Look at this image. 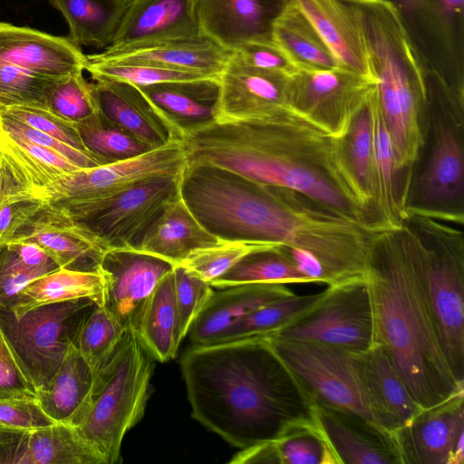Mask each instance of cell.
<instances>
[{
    "label": "cell",
    "mask_w": 464,
    "mask_h": 464,
    "mask_svg": "<svg viewBox=\"0 0 464 464\" xmlns=\"http://www.w3.org/2000/svg\"><path fill=\"white\" fill-rule=\"evenodd\" d=\"M181 144L187 164L217 166L262 185L292 189L379 227L351 171L343 139L288 107L258 119L214 121L183 135Z\"/></svg>",
    "instance_id": "1"
},
{
    "label": "cell",
    "mask_w": 464,
    "mask_h": 464,
    "mask_svg": "<svg viewBox=\"0 0 464 464\" xmlns=\"http://www.w3.org/2000/svg\"><path fill=\"white\" fill-rule=\"evenodd\" d=\"M180 367L192 417L240 450L317 427L315 402L266 335L191 345Z\"/></svg>",
    "instance_id": "2"
},
{
    "label": "cell",
    "mask_w": 464,
    "mask_h": 464,
    "mask_svg": "<svg viewBox=\"0 0 464 464\" xmlns=\"http://www.w3.org/2000/svg\"><path fill=\"white\" fill-rule=\"evenodd\" d=\"M365 280L382 346L420 410L464 392L445 357L430 305L419 237L404 221L377 238Z\"/></svg>",
    "instance_id": "3"
},
{
    "label": "cell",
    "mask_w": 464,
    "mask_h": 464,
    "mask_svg": "<svg viewBox=\"0 0 464 464\" xmlns=\"http://www.w3.org/2000/svg\"><path fill=\"white\" fill-rule=\"evenodd\" d=\"M179 192L200 225L219 240L290 246L305 231V211L295 191L228 169L186 163Z\"/></svg>",
    "instance_id": "4"
},
{
    "label": "cell",
    "mask_w": 464,
    "mask_h": 464,
    "mask_svg": "<svg viewBox=\"0 0 464 464\" xmlns=\"http://www.w3.org/2000/svg\"><path fill=\"white\" fill-rule=\"evenodd\" d=\"M364 43L376 100L387 126H417L427 99L426 69L394 8L383 0H347Z\"/></svg>",
    "instance_id": "5"
},
{
    "label": "cell",
    "mask_w": 464,
    "mask_h": 464,
    "mask_svg": "<svg viewBox=\"0 0 464 464\" xmlns=\"http://www.w3.org/2000/svg\"><path fill=\"white\" fill-rule=\"evenodd\" d=\"M153 360L127 330L111 361L97 372L89 405L75 428L105 464L120 460L124 436L143 417Z\"/></svg>",
    "instance_id": "6"
},
{
    "label": "cell",
    "mask_w": 464,
    "mask_h": 464,
    "mask_svg": "<svg viewBox=\"0 0 464 464\" xmlns=\"http://www.w3.org/2000/svg\"><path fill=\"white\" fill-rule=\"evenodd\" d=\"M420 244L429 295L442 349L455 378L464 382V239L440 220L408 215Z\"/></svg>",
    "instance_id": "7"
},
{
    "label": "cell",
    "mask_w": 464,
    "mask_h": 464,
    "mask_svg": "<svg viewBox=\"0 0 464 464\" xmlns=\"http://www.w3.org/2000/svg\"><path fill=\"white\" fill-rule=\"evenodd\" d=\"M185 167L181 141H173L131 159L81 169L36 190L10 198L62 208L80 219L98 203L143 180L179 176Z\"/></svg>",
    "instance_id": "8"
},
{
    "label": "cell",
    "mask_w": 464,
    "mask_h": 464,
    "mask_svg": "<svg viewBox=\"0 0 464 464\" xmlns=\"http://www.w3.org/2000/svg\"><path fill=\"white\" fill-rule=\"evenodd\" d=\"M95 304L91 298L53 303L20 316L0 309V334L35 392L49 384L73 344L82 319Z\"/></svg>",
    "instance_id": "9"
},
{
    "label": "cell",
    "mask_w": 464,
    "mask_h": 464,
    "mask_svg": "<svg viewBox=\"0 0 464 464\" xmlns=\"http://www.w3.org/2000/svg\"><path fill=\"white\" fill-rule=\"evenodd\" d=\"M440 112L434 119L433 142L419 176L409 214L463 224L464 161L459 127H462L463 100L439 77Z\"/></svg>",
    "instance_id": "10"
},
{
    "label": "cell",
    "mask_w": 464,
    "mask_h": 464,
    "mask_svg": "<svg viewBox=\"0 0 464 464\" xmlns=\"http://www.w3.org/2000/svg\"><path fill=\"white\" fill-rule=\"evenodd\" d=\"M266 336L315 403L349 412L378 430L367 403L358 352L320 342Z\"/></svg>",
    "instance_id": "11"
},
{
    "label": "cell",
    "mask_w": 464,
    "mask_h": 464,
    "mask_svg": "<svg viewBox=\"0 0 464 464\" xmlns=\"http://www.w3.org/2000/svg\"><path fill=\"white\" fill-rule=\"evenodd\" d=\"M395 10L422 65L464 93V0H383Z\"/></svg>",
    "instance_id": "12"
},
{
    "label": "cell",
    "mask_w": 464,
    "mask_h": 464,
    "mask_svg": "<svg viewBox=\"0 0 464 464\" xmlns=\"http://www.w3.org/2000/svg\"><path fill=\"white\" fill-rule=\"evenodd\" d=\"M375 82L343 68L298 70L288 76L287 106L336 139L375 90Z\"/></svg>",
    "instance_id": "13"
},
{
    "label": "cell",
    "mask_w": 464,
    "mask_h": 464,
    "mask_svg": "<svg viewBox=\"0 0 464 464\" xmlns=\"http://www.w3.org/2000/svg\"><path fill=\"white\" fill-rule=\"evenodd\" d=\"M326 288L325 296L314 310L272 334L320 342L352 352L369 349L374 343V324L365 278Z\"/></svg>",
    "instance_id": "14"
},
{
    "label": "cell",
    "mask_w": 464,
    "mask_h": 464,
    "mask_svg": "<svg viewBox=\"0 0 464 464\" xmlns=\"http://www.w3.org/2000/svg\"><path fill=\"white\" fill-rule=\"evenodd\" d=\"M179 176L143 180L93 206L82 218L106 250L136 249L165 207L180 196Z\"/></svg>",
    "instance_id": "15"
},
{
    "label": "cell",
    "mask_w": 464,
    "mask_h": 464,
    "mask_svg": "<svg viewBox=\"0 0 464 464\" xmlns=\"http://www.w3.org/2000/svg\"><path fill=\"white\" fill-rule=\"evenodd\" d=\"M392 442L399 464H463L464 392L420 410Z\"/></svg>",
    "instance_id": "16"
},
{
    "label": "cell",
    "mask_w": 464,
    "mask_h": 464,
    "mask_svg": "<svg viewBox=\"0 0 464 464\" xmlns=\"http://www.w3.org/2000/svg\"><path fill=\"white\" fill-rule=\"evenodd\" d=\"M174 267L136 249L108 250L99 266L104 279L102 306L123 328L133 331L145 302Z\"/></svg>",
    "instance_id": "17"
},
{
    "label": "cell",
    "mask_w": 464,
    "mask_h": 464,
    "mask_svg": "<svg viewBox=\"0 0 464 464\" xmlns=\"http://www.w3.org/2000/svg\"><path fill=\"white\" fill-rule=\"evenodd\" d=\"M10 241L34 243L60 268L78 271L99 270L107 252L82 222L73 218L65 209L50 205H41Z\"/></svg>",
    "instance_id": "18"
},
{
    "label": "cell",
    "mask_w": 464,
    "mask_h": 464,
    "mask_svg": "<svg viewBox=\"0 0 464 464\" xmlns=\"http://www.w3.org/2000/svg\"><path fill=\"white\" fill-rule=\"evenodd\" d=\"M205 34L160 39L107 47L88 59L101 62L152 63L218 78L232 55Z\"/></svg>",
    "instance_id": "19"
},
{
    "label": "cell",
    "mask_w": 464,
    "mask_h": 464,
    "mask_svg": "<svg viewBox=\"0 0 464 464\" xmlns=\"http://www.w3.org/2000/svg\"><path fill=\"white\" fill-rule=\"evenodd\" d=\"M288 76L246 67L230 57L219 76L216 121L258 119L288 107Z\"/></svg>",
    "instance_id": "20"
},
{
    "label": "cell",
    "mask_w": 464,
    "mask_h": 464,
    "mask_svg": "<svg viewBox=\"0 0 464 464\" xmlns=\"http://www.w3.org/2000/svg\"><path fill=\"white\" fill-rule=\"evenodd\" d=\"M87 56L69 37L0 22V63L57 80L82 72Z\"/></svg>",
    "instance_id": "21"
},
{
    "label": "cell",
    "mask_w": 464,
    "mask_h": 464,
    "mask_svg": "<svg viewBox=\"0 0 464 464\" xmlns=\"http://www.w3.org/2000/svg\"><path fill=\"white\" fill-rule=\"evenodd\" d=\"M288 0H196L199 28L228 51L273 41L272 26Z\"/></svg>",
    "instance_id": "22"
},
{
    "label": "cell",
    "mask_w": 464,
    "mask_h": 464,
    "mask_svg": "<svg viewBox=\"0 0 464 464\" xmlns=\"http://www.w3.org/2000/svg\"><path fill=\"white\" fill-rule=\"evenodd\" d=\"M357 360L367 403L376 428L392 442L393 436L420 409L382 346L373 343L366 351L358 352Z\"/></svg>",
    "instance_id": "23"
},
{
    "label": "cell",
    "mask_w": 464,
    "mask_h": 464,
    "mask_svg": "<svg viewBox=\"0 0 464 464\" xmlns=\"http://www.w3.org/2000/svg\"><path fill=\"white\" fill-rule=\"evenodd\" d=\"M92 80V90L101 111L135 138L152 149L182 140L137 86L105 78Z\"/></svg>",
    "instance_id": "24"
},
{
    "label": "cell",
    "mask_w": 464,
    "mask_h": 464,
    "mask_svg": "<svg viewBox=\"0 0 464 464\" xmlns=\"http://www.w3.org/2000/svg\"><path fill=\"white\" fill-rule=\"evenodd\" d=\"M315 419L335 463H399L392 440L361 418L315 403Z\"/></svg>",
    "instance_id": "25"
},
{
    "label": "cell",
    "mask_w": 464,
    "mask_h": 464,
    "mask_svg": "<svg viewBox=\"0 0 464 464\" xmlns=\"http://www.w3.org/2000/svg\"><path fill=\"white\" fill-rule=\"evenodd\" d=\"M0 160L6 179L3 197L32 192L83 169L52 150L8 131L1 121Z\"/></svg>",
    "instance_id": "26"
},
{
    "label": "cell",
    "mask_w": 464,
    "mask_h": 464,
    "mask_svg": "<svg viewBox=\"0 0 464 464\" xmlns=\"http://www.w3.org/2000/svg\"><path fill=\"white\" fill-rule=\"evenodd\" d=\"M162 119L183 138L216 121L219 78L137 86Z\"/></svg>",
    "instance_id": "27"
},
{
    "label": "cell",
    "mask_w": 464,
    "mask_h": 464,
    "mask_svg": "<svg viewBox=\"0 0 464 464\" xmlns=\"http://www.w3.org/2000/svg\"><path fill=\"white\" fill-rule=\"evenodd\" d=\"M199 34L196 0H131L110 46Z\"/></svg>",
    "instance_id": "28"
},
{
    "label": "cell",
    "mask_w": 464,
    "mask_h": 464,
    "mask_svg": "<svg viewBox=\"0 0 464 464\" xmlns=\"http://www.w3.org/2000/svg\"><path fill=\"white\" fill-rule=\"evenodd\" d=\"M293 294L284 284H245L213 290L188 331L190 343H212L246 314Z\"/></svg>",
    "instance_id": "29"
},
{
    "label": "cell",
    "mask_w": 464,
    "mask_h": 464,
    "mask_svg": "<svg viewBox=\"0 0 464 464\" xmlns=\"http://www.w3.org/2000/svg\"><path fill=\"white\" fill-rule=\"evenodd\" d=\"M292 1L313 24L341 68L373 80L362 36L347 0Z\"/></svg>",
    "instance_id": "30"
},
{
    "label": "cell",
    "mask_w": 464,
    "mask_h": 464,
    "mask_svg": "<svg viewBox=\"0 0 464 464\" xmlns=\"http://www.w3.org/2000/svg\"><path fill=\"white\" fill-rule=\"evenodd\" d=\"M218 241L200 225L179 196L147 228L136 250L177 266L190 252Z\"/></svg>",
    "instance_id": "31"
},
{
    "label": "cell",
    "mask_w": 464,
    "mask_h": 464,
    "mask_svg": "<svg viewBox=\"0 0 464 464\" xmlns=\"http://www.w3.org/2000/svg\"><path fill=\"white\" fill-rule=\"evenodd\" d=\"M96 376L97 371L72 344L49 384L36 391V400L54 422L75 427L89 405Z\"/></svg>",
    "instance_id": "32"
},
{
    "label": "cell",
    "mask_w": 464,
    "mask_h": 464,
    "mask_svg": "<svg viewBox=\"0 0 464 464\" xmlns=\"http://www.w3.org/2000/svg\"><path fill=\"white\" fill-rule=\"evenodd\" d=\"M173 270L162 277L147 299L133 329L145 351L161 362L175 357L182 341Z\"/></svg>",
    "instance_id": "33"
},
{
    "label": "cell",
    "mask_w": 464,
    "mask_h": 464,
    "mask_svg": "<svg viewBox=\"0 0 464 464\" xmlns=\"http://www.w3.org/2000/svg\"><path fill=\"white\" fill-rule=\"evenodd\" d=\"M272 40L295 69L340 67L313 24L292 0H288L275 20Z\"/></svg>",
    "instance_id": "34"
},
{
    "label": "cell",
    "mask_w": 464,
    "mask_h": 464,
    "mask_svg": "<svg viewBox=\"0 0 464 464\" xmlns=\"http://www.w3.org/2000/svg\"><path fill=\"white\" fill-rule=\"evenodd\" d=\"M69 25V38L78 46L109 47L131 0H50Z\"/></svg>",
    "instance_id": "35"
},
{
    "label": "cell",
    "mask_w": 464,
    "mask_h": 464,
    "mask_svg": "<svg viewBox=\"0 0 464 464\" xmlns=\"http://www.w3.org/2000/svg\"><path fill=\"white\" fill-rule=\"evenodd\" d=\"M103 276L97 271L59 268L30 282L11 308L16 316L44 304L91 298L102 305Z\"/></svg>",
    "instance_id": "36"
},
{
    "label": "cell",
    "mask_w": 464,
    "mask_h": 464,
    "mask_svg": "<svg viewBox=\"0 0 464 464\" xmlns=\"http://www.w3.org/2000/svg\"><path fill=\"white\" fill-rule=\"evenodd\" d=\"M324 291L306 295L293 294L246 314L224 331L212 343L265 336L279 332L314 310L324 299Z\"/></svg>",
    "instance_id": "37"
},
{
    "label": "cell",
    "mask_w": 464,
    "mask_h": 464,
    "mask_svg": "<svg viewBox=\"0 0 464 464\" xmlns=\"http://www.w3.org/2000/svg\"><path fill=\"white\" fill-rule=\"evenodd\" d=\"M374 92L375 90L353 118L343 141L346 159L354 179L376 223L382 227L378 221L375 208L377 182L373 141L372 98Z\"/></svg>",
    "instance_id": "38"
},
{
    "label": "cell",
    "mask_w": 464,
    "mask_h": 464,
    "mask_svg": "<svg viewBox=\"0 0 464 464\" xmlns=\"http://www.w3.org/2000/svg\"><path fill=\"white\" fill-rule=\"evenodd\" d=\"M279 245L252 251L210 283L214 288L245 284H311ZM313 284V283H312Z\"/></svg>",
    "instance_id": "39"
},
{
    "label": "cell",
    "mask_w": 464,
    "mask_h": 464,
    "mask_svg": "<svg viewBox=\"0 0 464 464\" xmlns=\"http://www.w3.org/2000/svg\"><path fill=\"white\" fill-rule=\"evenodd\" d=\"M29 450L32 464H105L79 430L63 422L33 430Z\"/></svg>",
    "instance_id": "40"
},
{
    "label": "cell",
    "mask_w": 464,
    "mask_h": 464,
    "mask_svg": "<svg viewBox=\"0 0 464 464\" xmlns=\"http://www.w3.org/2000/svg\"><path fill=\"white\" fill-rule=\"evenodd\" d=\"M126 331L102 305L95 304L82 319L73 346L98 372L111 361Z\"/></svg>",
    "instance_id": "41"
},
{
    "label": "cell",
    "mask_w": 464,
    "mask_h": 464,
    "mask_svg": "<svg viewBox=\"0 0 464 464\" xmlns=\"http://www.w3.org/2000/svg\"><path fill=\"white\" fill-rule=\"evenodd\" d=\"M77 127L88 150L104 164L131 159L154 150L111 121L102 111Z\"/></svg>",
    "instance_id": "42"
},
{
    "label": "cell",
    "mask_w": 464,
    "mask_h": 464,
    "mask_svg": "<svg viewBox=\"0 0 464 464\" xmlns=\"http://www.w3.org/2000/svg\"><path fill=\"white\" fill-rule=\"evenodd\" d=\"M44 109L76 125L97 116L101 110L82 72L51 81L44 92Z\"/></svg>",
    "instance_id": "43"
},
{
    "label": "cell",
    "mask_w": 464,
    "mask_h": 464,
    "mask_svg": "<svg viewBox=\"0 0 464 464\" xmlns=\"http://www.w3.org/2000/svg\"><path fill=\"white\" fill-rule=\"evenodd\" d=\"M87 60L88 62L85 70L90 72L92 79L105 78L116 80L125 82L135 86H147L161 82H184L203 78H217L193 72L167 68L152 63L101 62L88 58Z\"/></svg>",
    "instance_id": "44"
},
{
    "label": "cell",
    "mask_w": 464,
    "mask_h": 464,
    "mask_svg": "<svg viewBox=\"0 0 464 464\" xmlns=\"http://www.w3.org/2000/svg\"><path fill=\"white\" fill-rule=\"evenodd\" d=\"M273 246L276 245L219 240L214 245L190 252L179 265L210 285L248 253Z\"/></svg>",
    "instance_id": "45"
},
{
    "label": "cell",
    "mask_w": 464,
    "mask_h": 464,
    "mask_svg": "<svg viewBox=\"0 0 464 464\" xmlns=\"http://www.w3.org/2000/svg\"><path fill=\"white\" fill-rule=\"evenodd\" d=\"M281 464H329L334 457L318 427L293 430L275 441Z\"/></svg>",
    "instance_id": "46"
},
{
    "label": "cell",
    "mask_w": 464,
    "mask_h": 464,
    "mask_svg": "<svg viewBox=\"0 0 464 464\" xmlns=\"http://www.w3.org/2000/svg\"><path fill=\"white\" fill-rule=\"evenodd\" d=\"M49 80L11 63H0V107H41Z\"/></svg>",
    "instance_id": "47"
},
{
    "label": "cell",
    "mask_w": 464,
    "mask_h": 464,
    "mask_svg": "<svg viewBox=\"0 0 464 464\" xmlns=\"http://www.w3.org/2000/svg\"><path fill=\"white\" fill-rule=\"evenodd\" d=\"M173 272L179 332L183 340L214 289L180 265L175 266Z\"/></svg>",
    "instance_id": "48"
},
{
    "label": "cell",
    "mask_w": 464,
    "mask_h": 464,
    "mask_svg": "<svg viewBox=\"0 0 464 464\" xmlns=\"http://www.w3.org/2000/svg\"><path fill=\"white\" fill-rule=\"evenodd\" d=\"M0 113L44 132L71 147L92 153L84 145L76 124L63 120L44 108L0 107Z\"/></svg>",
    "instance_id": "49"
},
{
    "label": "cell",
    "mask_w": 464,
    "mask_h": 464,
    "mask_svg": "<svg viewBox=\"0 0 464 464\" xmlns=\"http://www.w3.org/2000/svg\"><path fill=\"white\" fill-rule=\"evenodd\" d=\"M42 276L26 266L9 244L0 246V309H11L18 294Z\"/></svg>",
    "instance_id": "50"
},
{
    "label": "cell",
    "mask_w": 464,
    "mask_h": 464,
    "mask_svg": "<svg viewBox=\"0 0 464 464\" xmlns=\"http://www.w3.org/2000/svg\"><path fill=\"white\" fill-rule=\"evenodd\" d=\"M231 58L253 69L290 75L296 69L273 41H253L233 51Z\"/></svg>",
    "instance_id": "51"
},
{
    "label": "cell",
    "mask_w": 464,
    "mask_h": 464,
    "mask_svg": "<svg viewBox=\"0 0 464 464\" xmlns=\"http://www.w3.org/2000/svg\"><path fill=\"white\" fill-rule=\"evenodd\" d=\"M0 121L8 131L19 134L30 141L52 150L81 168H93L104 163L95 155L71 147L63 141L0 113Z\"/></svg>",
    "instance_id": "52"
},
{
    "label": "cell",
    "mask_w": 464,
    "mask_h": 464,
    "mask_svg": "<svg viewBox=\"0 0 464 464\" xmlns=\"http://www.w3.org/2000/svg\"><path fill=\"white\" fill-rule=\"evenodd\" d=\"M55 423L41 408L36 398L0 400V425L35 430Z\"/></svg>",
    "instance_id": "53"
},
{
    "label": "cell",
    "mask_w": 464,
    "mask_h": 464,
    "mask_svg": "<svg viewBox=\"0 0 464 464\" xmlns=\"http://www.w3.org/2000/svg\"><path fill=\"white\" fill-rule=\"evenodd\" d=\"M36 398V392L0 334V400Z\"/></svg>",
    "instance_id": "54"
},
{
    "label": "cell",
    "mask_w": 464,
    "mask_h": 464,
    "mask_svg": "<svg viewBox=\"0 0 464 464\" xmlns=\"http://www.w3.org/2000/svg\"><path fill=\"white\" fill-rule=\"evenodd\" d=\"M40 208L41 205L34 201L2 200L0 203V246L13 239Z\"/></svg>",
    "instance_id": "55"
},
{
    "label": "cell",
    "mask_w": 464,
    "mask_h": 464,
    "mask_svg": "<svg viewBox=\"0 0 464 464\" xmlns=\"http://www.w3.org/2000/svg\"><path fill=\"white\" fill-rule=\"evenodd\" d=\"M32 430L0 425V464H32L29 450Z\"/></svg>",
    "instance_id": "56"
},
{
    "label": "cell",
    "mask_w": 464,
    "mask_h": 464,
    "mask_svg": "<svg viewBox=\"0 0 464 464\" xmlns=\"http://www.w3.org/2000/svg\"><path fill=\"white\" fill-rule=\"evenodd\" d=\"M9 244L16 252L23 263L29 268L44 276L60 267L36 244L28 241H10Z\"/></svg>",
    "instance_id": "57"
},
{
    "label": "cell",
    "mask_w": 464,
    "mask_h": 464,
    "mask_svg": "<svg viewBox=\"0 0 464 464\" xmlns=\"http://www.w3.org/2000/svg\"><path fill=\"white\" fill-rule=\"evenodd\" d=\"M229 463H279V461L275 442H266L240 450Z\"/></svg>",
    "instance_id": "58"
},
{
    "label": "cell",
    "mask_w": 464,
    "mask_h": 464,
    "mask_svg": "<svg viewBox=\"0 0 464 464\" xmlns=\"http://www.w3.org/2000/svg\"><path fill=\"white\" fill-rule=\"evenodd\" d=\"M6 188L5 173L0 160V203Z\"/></svg>",
    "instance_id": "59"
}]
</instances>
